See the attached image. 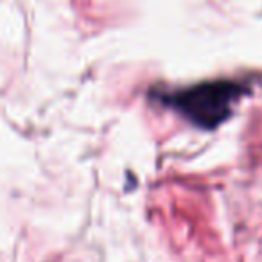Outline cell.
<instances>
[{
    "label": "cell",
    "mask_w": 262,
    "mask_h": 262,
    "mask_svg": "<svg viewBox=\"0 0 262 262\" xmlns=\"http://www.w3.org/2000/svg\"><path fill=\"white\" fill-rule=\"evenodd\" d=\"M239 94V86L233 83L203 84L187 92L182 97V106L196 122L215 126L226 119Z\"/></svg>",
    "instance_id": "obj_1"
}]
</instances>
